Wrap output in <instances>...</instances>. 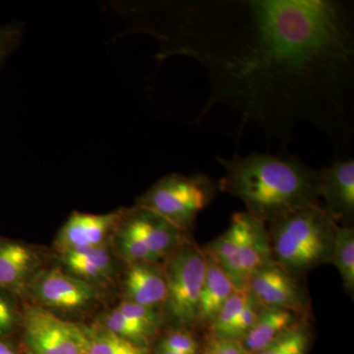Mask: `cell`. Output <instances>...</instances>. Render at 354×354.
Wrapping results in <instances>:
<instances>
[{
  "label": "cell",
  "mask_w": 354,
  "mask_h": 354,
  "mask_svg": "<svg viewBox=\"0 0 354 354\" xmlns=\"http://www.w3.org/2000/svg\"><path fill=\"white\" fill-rule=\"evenodd\" d=\"M133 27L160 43L157 58L189 57L209 95L194 122L223 106L237 132L288 148L304 124L337 160L354 135V6L349 0H177L131 8Z\"/></svg>",
  "instance_id": "cell-1"
},
{
  "label": "cell",
  "mask_w": 354,
  "mask_h": 354,
  "mask_svg": "<svg viewBox=\"0 0 354 354\" xmlns=\"http://www.w3.org/2000/svg\"><path fill=\"white\" fill-rule=\"evenodd\" d=\"M216 160L225 172L220 190L241 199L247 213L264 223L319 204L318 169L290 153L255 152Z\"/></svg>",
  "instance_id": "cell-2"
},
{
  "label": "cell",
  "mask_w": 354,
  "mask_h": 354,
  "mask_svg": "<svg viewBox=\"0 0 354 354\" xmlns=\"http://www.w3.org/2000/svg\"><path fill=\"white\" fill-rule=\"evenodd\" d=\"M272 225V257L293 277L332 263L337 223L320 205L307 207Z\"/></svg>",
  "instance_id": "cell-3"
},
{
  "label": "cell",
  "mask_w": 354,
  "mask_h": 354,
  "mask_svg": "<svg viewBox=\"0 0 354 354\" xmlns=\"http://www.w3.org/2000/svg\"><path fill=\"white\" fill-rule=\"evenodd\" d=\"M265 223L250 214H234L227 230L208 247L236 290H245L256 272L274 261Z\"/></svg>",
  "instance_id": "cell-4"
},
{
  "label": "cell",
  "mask_w": 354,
  "mask_h": 354,
  "mask_svg": "<svg viewBox=\"0 0 354 354\" xmlns=\"http://www.w3.org/2000/svg\"><path fill=\"white\" fill-rule=\"evenodd\" d=\"M216 186L209 177L172 174L162 177L139 198L137 206L162 216L184 232L213 201Z\"/></svg>",
  "instance_id": "cell-5"
},
{
  "label": "cell",
  "mask_w": 354,
  "mask_h": 354,
  "mask_svg": "<svg viewBox=\"0 0 354 354\" xmlns=\"http://www.w3.org/2000/svg\"><path fill=\"white\" fill-rule=\"evenodd\" d=\"M206 268L205 250L189 242L179 246L167 258L162 268L167 290L165 306L180 325L188 327L198 324Z\"/></svg>",
  "instance_id": "cell-6"
},
{
  "label": "cell",
  "mask_w": 354,
  "mask_h": 354,
  "mask_svg": "<svg viewBox=\"0 0 354 354\" xmlns=\"http://www.w3.org/2000/svg\"><path fill=\"white\" fill-rule=\"evenodd\" d=\"M26 354H85L81 326L34 306L21 316Z\"/></svg>",
  "instance_id": "cell-7"
},
{
  "label": "cell",
  "mask_w": 354,
  "mask_h": 354,
  "mask_svg": "<svg viewBox=\"0 0 354 354\" xmlns=\"http://www.w3.org/2000/svg\"><path fill=\"white\" fill-rule=\"evenodd\" d=\"M28 291L39 304V307L66 312L88 308L97 298L91 283L59 269L37 272Z\"/></svg>",
  "instance_id": "cell-8"
},
{
  "label": "cell",
  "mask_w": 354,
  "mask_h": 354,
  "mask_svg": "<svg viewBox=\"0 0 354 354\" xmlns=\"http://www.w3.org/2000/svg\"><path fill=\"white\" fill-rule=\"evenodd\" d=\"M247 290L261 307H277L304 313L307 302L295 277L272 261L253 274Z\"/></svg>",
  "instance_id": "cell-9"
},
{
  "label": "cell",
  "mask_w": 354,
  "mask_h": 354,
  "mask_svg": "<svg viewBox=\"0 0 354 354\" xmlns=\"http://www.w3.org/2000/svg\"><path fill=\"white\" fill-rule=\"evenodd\" d=\"M120 223L146 244L157 262L169 257L186 242L183 230L158 214L141 207L123 209Z\"/></svg>",
  "instance_id": "cell-10"
},
{
  "label": "cell",
  "mask_w": 354,
  "mask_h": 354,
  "mask_svg": "<svg viewBox=\"0 0 354 354\" xmlns=\"http://www.w3.org/2000/svg\"><path fill=\"white\" fill-rule=\"evenodd\" d=\"M122 214L123 209L102 215L73 212L58 232V249L64 254L101 245L115 230Z\"/></svg>",
  "instance_id": "cell-11"
},
{
  "label": "cell",
  "mask_w": 354,
  "mask_h": 354,
  "mask_svg": "<svg viewBox=\"0 0 354 354\" xmlns=\"http://www.w3.org/2000/svg\"><path fill=\"white\" fill-rule=\"evenodd\" d=\"M319 194L327 204L324 208L334 221H351L354 215V160H337L319 171Z\"/></svg>",
  "instance_id": "cell-12"
},
{
  "label": "cell",
  "mask_w": 354,
  "mask_h": 354,
  "mask_svg": "<svg viewBox=\"0 0 354 354\" xmlns=\"http://www.w3.org/2000/svg\"><path fill=\"white\" fill-rule=\"evenodd\" d=\"M38 267V255L31 247L0 236V290L13 297L22 295Z\"/></svg>",
  "instance_id": "cell-13"
},
{
  "label": "cell",
  "mask_w": 354,
  "mask_h": 354,
  "mask_svg": "<svg viewBox=\"0 0 354 354\" xmlns=\"http://www.w3.org/2000/svg\"><path fill=\"white\" fill-rule=\"evenodd\" d=\"M123 288L124 300L148 308L157 310L167 299L164 270L156 264L130 265Z\"/></svg>",
  "instance_id": "cell-14"
},
{
  "label": "cell",
  "mask_w": 354,
  "mask_h": 354,
  "mask_svg": "<svg viewBox=\"0 0 354 354\" xmlns=\"http://www.w3.org/2000/svg\"><path fill=\"white\" fill-rule=\"evenodd\" d=\"M299 323V314L277 307H261L257 320L241 339L247 353L255 354Z\"/></svg>",
  "instance_id": "cell-15"
},
{
  "label": "cell",
  "mask_w": 354,
  "mask_h": 354,
  "mask_svg": "<svg viewBox=\"0 0 354 354\" xmlns=\"http://www.w3.org/2000/svg\"><path fill=\"white\" fill-rule=\"evenodd\" d=\"M205 254L206 276L200 297L198 324L209 325L218 315L223 305L237 290L214 256L207 249Z\"/></svg>",
  "instance_id": "cell-16"
},
{
  "label": "cell",
  "mask_w": 354,
  "mask_h": 354,
  "mask_svg": "<svg viewBox=\"0 0 354 354\" xmlns=\"http://www.w3.org/2000/svg\"><path fill=\"white\" fill-rule=\"evenodd\" d=\"M62 257L72 274L87 283L94 281L104 285L113 281L115 274L113 255L106 242L101 245L64 253Z\"/></svg>",
  "instance_id": "cell-17"
},
{
  "label": "cell",
  "mask_w": 354,
  "mask_h": 354,
  "mask_svg": "<svg viewBox=\"0 0 354 354\" xmlns=\"http://www.w3.org/2000/svg\"><path fill=\"white\" fill-rule=\"evenodd\" d=\"M85 354H148L147 348L104 329L102 326H81Z\"/></svg>",
  "instance_id": "cell-18"
},
{
  "label": "cell",
  "mask_w": 354,
  "mask_h": 354,
  "mask_svg": "<svg viewBox=\"0 0 354 354\" xmlns=\"http://www.w3.org/2000/svg\"><path fill=\"white\" fill-rule=\"evenodd\" d=\"M339 270L344 285L348 290L354 288V232L351 227L335 228L333 261Z\"/></svg>",
  "instance_id": "cell-19"
},
{
  "label": "cell",
  "mask_w": 354,
  "mask_h": 354,
  "mask_svg": "<svg viewBox=\"0 0 354 354\" xmlns=\"http://www.w3.org/2000/svg\"><path fill=\"white\" fill-rule=\"evenodd\" d=\"M102 323L104 324L102 326L104 329L144 348H146L149 339L156 332L155 330L121 313L118 308L109 311L104 317Z\"/></svg>",
  "instance_id": "cell-20"
},
{
  "label": "cell",
  "mask_w": 354,
  "mask_h": 354,
  "mask_svg": "<svg viewBox=\"0 0 354 354\" xmlns=\"http://www.w3.org/2000/svg\"><path fill=\"white\" fill-rule=\"evenodd\" d=\"M249 297H250V292L247 288L234 291V295L228 298L225 304L223 305L213 322L209 324L211 337L227 339L230 330L232 329V325L241 315L242 310L248 302Z\"/></svg>",
  "instance_id": "cell-21"
},
{
  "label": "cell",
  "mask_w": 354,
  "mask_h": 354,
  "mask_svg": "<svg viewBox=\"0 0 354 354\" xmlns=\"http://www.w3.org/2000/svg\"><path fill=\"white\" fill-rule=\"evenodd\" d=\"M114 232H115V241H118L121 256L123 259L129 263V265L145 264V263L157 264V261L153 258V254L149 250L146 244L140 241L136 235L122 227L120 223Z\"/></svg>",
  "instance_id": "cell-22"
},
{
  "label": "cell",
  "mask_w": 354,
  "mask_h": 354,
  "mask_svg": "<svg viewBox=\"0 0 354 354\" xmlns=\"http://www.w3.org/2000/svg\"><path fill=\"white\" fill-rule=\"evenodd\" d=\"M309 346V330L300 323L255 354H307Z\"/></svg>",
  "instance_id": "cell-23"
},
{
  "label": "cell",
  "mask_w": 354,
  "mask_h": 354,
  "mask_svg": "<svg viewBox=\"0 0 354 354\" xmlns=\"http://www.w3.org/2000/svg\"><path fill=\"white\" fill-rule=\"evenodd\" d=\"M21 316L13 300V295L0 290V337H12Z\"/></svg>",
  "instance_id": "cell-24"
},
{
  "label": "cell",
  "mask_w": 354,
  "mask_h": 354,
  "mask_svg": "<svg viewBox=\"0 0 354 354\" xmlns=\"http://www.w3.org/2000/svg\"><path fill=\"white\" fill-rule=\"evenodd\" d=\"M260 309V305L256 302L252 295H250L248 302H247L244 309L242 310L241 315L239 316V318L232 325V329L230 330L227 339L241 342L248 334L249 330L252 329L254 324H255L258 315H259Z\"/></svg>",
  "instance_id": "cell-25"
},
{
  "label": "cell",
  "mask_w": 354,
  "mask_h": 354,
  "mask_svg": "<svg viewBox=\"0 0 354 354\" xmlns=\"http://www.w3.org/2000/svg\"><path fill=\"white\" fill-rule=\"evenodd\" d=\"M23 28L17 23L0 25V68L19 46Z\"/></svg>",
  "instance_id": "cell-26"
},
{
  "label": "cell",
  "mask_w": 354,
  "mask_h": 354,
  "mask_svg": "<svg viewBox=\"0 0 354 354\" xmlns=\"http://www.w3.org/2000/svg\"><path fill=\"white\" fill-rule=\"evenodd\" d=\"M158 346L184 354H197L198 342L186 330H177L165 335Z\"/></svg>",
  "instance_id": "cell-27"
},
{
  "label": "cell",
  "mask_w": 354,
  "mask_h": 354,
  "mask_svg": "<svg viewBox=\"0 0 354 354\" xmlns=\"http://www.w3.org/2000/svg\"><path fill=\"white\" fill-rule=\"evenodd\" d=\"M116 308L120 310L121 313L129 317L133 320L137 321V322L143 324L151 329L157 330L158 324H160L157 310L133 304V302L127 301V300L121 302L120 305H118Z\"/></svg>",
  "instance_id": "cell-28"
},
{
  "label": "cell",
  "mask_w": 354,
  "mask_h": 354,
  "mask_svg": "<svg viewBox=\"0 0 354 354\" xmlns=\"http://www.w3.org/2000/svg\"><path fill=\"white\" fill-rule=\"evenodd\" d=\"M204 354H250L247 353L239 341L234 339H211L205 348Z\"/></svg>",
  "instance_id": "cell-29"
},
{
  "label": "cell",
  "mask_w": 354,
  "mask_h": 354,
  "mask_svg": "<svg viewBox=\"0 0 354 354\" xmlns=\"http://www.w3.org/2000/svg\"><path fill=\"white\" fill-rule=\"evenodd\" d=\"M0 354H24V351L16 344L12 337H0Z\"/></svg>",
  "instance_id": "cell-30"
},
{
  "label": "cell",
  "mask_w": 354,
  "mask_h": 354,
  "mask_svg": "<svg viewBox=\"0 0 354 354\" xmlns=\"http://www.w3.org/2000/svg\"><path fill=\"white\" fill-rule=\"evenodd\" d=\"M156 354H184L181 353H178V351H171V349L160 348V346H158L157 351H156Z\"/></svg>",
  "instance_id": "cell-31"
},
{
  "label": "cell",
  "mask_w": 354,
  "mask_h": 354,
  "mask_svg": "<svg viewBox=\"0 0 354 354\" xmlns=\"http://www.w3.org/2000/svg\"><path fill=\"white\" fill-rule=\"evenodd\" d=\"M23 351H24V349H23ZM24 354H26L25 351H24Z\"/></svg>",
  "instance_id": "cell-32"
}]
</instances>
